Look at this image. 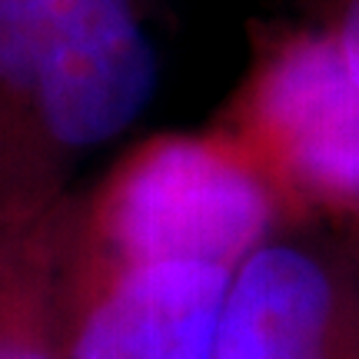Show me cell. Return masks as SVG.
<instances>
[{
	"instance_id": "2",
	"label": "cell",
	"mask_w": 359,
	"mask_h": 359,
	"mask_svg": "<svg viewBox=\"0 0 359 359\" xmlns=\"http://www.w3.org/2000/svg\"><path fill=\"white\" fill-rule=\"evenodd\" d=\"M280 200L226 130L160 133L133 147L93 200L90 223L116 266L236 269L269 243Z\"/></svg>"
},
{
	"instance_id": "4",
	"label": "cell",
	"mask_w": 359,
	"mask_h": 359,
	"mask_svg": "<svg viewBox=\"0 0 359 359\" xmlns=\"http://www.w3.org/2000/svg\"><path fill=\"white\" fill-rule=\"evenodd\" d=\"M226 283L203 263L120 266L70 359H213Z\"/></svg>"
},
{
	"instance_id": "8",
	"label": "cell",
	"mask_w": 359,
	"mask_h": 359,
	"mask_svg": "<svg viewBox=\"0 0 359 359\" xmlns=\"http://www.w3.org/2000/svg\"><path fill=\"white\" fill-rule=\"evenodd\" d=\"M137 4H140V7H147V0H137Z\"/></svg>"
},
{
	"instance_id": "3",
	"label": "cell",
	"mask_w": 359,
	"mask_h": 359,
	"mask_svg": "<svg viewBox=\"0 0 359 359\" xmlns=\"http://www.w3.org/2000/svg\"><path fill=\"white\" fill-rule=\"evenodd\" d=\"M223 130L253 156L280 206L359 217V83L326 27H263Z\"/></svg>"
},
{
	"instance_id": "6",
	"label": "cell",
	"mask_w": 359,
	"mask_h": 359,
	"mask_svg": "<svg viewBox=\"0 0 359 359\" xmlns=\"http://www.w3.org/2000/svg\"><path fill=\"white\" fill-rule=\"evenodd\" d=\"M333 37L339 60L349 70V77L359 83V0H343L333 24H326Z\"/></svg>"
},
{
	"instance_id": "7",
	"label": "cell",
	"mask_w": 359,
	"mask_h": 359,
	"mask_svg": "<svg viewBox=\"0 0 359 359\" xmlns=\"http://www.w3.org/2000/svg\"><path fill=\"white\" fill-rule=\"evenodd\" d=\"M0 359H50L34 343H20V339H4L0 336Z\"/></svg>"
},
{
	"instance_id": "1",
	"label": "cell",
	"mask_w": 359,
	"mask_h": 359,
	"mask_svg": "<svg viewBox=\"0 0 359 359\" xmlns=\"http://www.w3.org/2000/svg\"><path fill=\"white\" fill-rule=\"evenodd\" d=\"M156 90L137 0H0V210H34L64 160L120 137Z\"/></svg>"
},
{
	"instance_id": "5",
	"label": "cell",
	"mask_w": 359,
	"mask_h": 359,
	"mask_svg": "<svg viewBox=\"0 0 359 359\" xmlns=\"http://www.w3.org/2000/svg\"><path fill=\"white\" fill-rule=\"evenodd\" d=\"M336 283L320 259L263 243L230 273L213 359H333Z\"/></svg>"
}]
</instances>
